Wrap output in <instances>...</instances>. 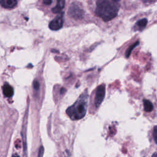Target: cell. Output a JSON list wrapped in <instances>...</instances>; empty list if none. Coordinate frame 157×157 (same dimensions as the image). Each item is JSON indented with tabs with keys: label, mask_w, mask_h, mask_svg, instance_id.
I'll return each instance as SVG.
<instances>
[{
	"label": "cell",
	"mask_w": 157,
	"mask_h": 157,
	"mask_svg": "<svg viewBox=\"0 0 157 157\" xmlns=\"http://www.w3.org/2000/svg\"><path fill=\"white\" fill-rule=\"evenodd\" d=\"M153 136L155 140V142L157 144V126H155L153 128Z\"/></svg>",
	"instance_id": "cell-12"
},
{
	"label": "cell",
	"mask_w": 157,
	"mask_h": 157,
	"mask_svg": "<svg viewBox=\"0 0 157 157\" xmlns=\"http://www.w3.org/2000/svg\"><path fill=\"white\" fill-rule=\"evenodd\" d=\"M65 91H66V90H65V89H64V88H61V94H63Z\"/></svg>",
	"instance_id": "cell-17"
},
{
	"label": "cell",
	"mask_w": 157,
	"mask_h": 157,
	"mask_svg": "<svg viewBox=\"0 0 157 157\" xmlns=\"http://www.w3.org/2000/svg\"><path fill=\"white\" fill-rule=\"evenodd\" d=\"M12 157H20V156L18 155L17 154H14V155H13Z\"/></svg>",
	"instance_id": "cell-18"
},
{
	"label": "cell",
	"mask_w": 157,
	"mask_h": 157,
	"mask_svg": "<svg viewBox=\"0 0 157 157\" xmlns=\"http://www.w3.org/2000/svg\"><path fill=\"white\" fill-rule=\"evenodd\" d=\"M151 157H157V151H156V152H155V153L153 154V155H152Z\"/></svg>",
	"instance_id": "cell-16"
},
{
	"label": "cell",
	"mask_w": 157,
	"mask_h": 157,
	"mask_svg": "<svg viewBox=\"0 0 157 157\" xmlns=\"http://www.w3.org/2000/svg\"><path fill=\"white\" fill-rule=\"evenodd\" d=\"M139 41L137 40L136 42L134 43L132 45H131L128 48V50H127V51H126V58H128V57L129 56V55H131V52L132 51V50H133L136 47H137V46L139 45Z\"/></svg>",
	"instance_id": "cell-11"
},
{
	"label": "cell",
	"mask_w": 157,
	"mask_h": 157,
	"mask_svg": "<svg viewBox=\"0 0 157 157\" xmlns=\"http://www.w3.org/2000/svg\"><path fill=\"white\" fill-rule=\"evenodd\" d=\"M147 22H148V21H147V18H142V19L139 20V21H137L136 25H137L139 28L143 29V28H144L146 26V25H147Z\"/></svg>",
	"instance_id": "cell-10"
},
{
	"label": "cell",
	"mask_w": 157,
	"mask_h": 157,
	"mask_svg": "<svg viewBox=\"0 0 157 157\" xmlns=\"http://www.w3.org/2000/svg\"><path fill=\"white\" fill-rule=\"evenodd\" d=\"M88 94L87 91L81 94L75 103L68 107L66 113L72 120H78L85 117L88 107Z\"/></svg>",
	"instance_id": "cell-2"
},
{
	"label": "cell",
	"mask_w": 157,
	"mask_h": 157,
	"mask_svg": "<svg viewBox=\"0 0 157 157\" xmlns=\"http://www.w3.org/2000/svg\"><path fill=\"white\" fill-rule=\"evenodd\" d=\"M64 4H65V1H57V4L56 5L52 8V11L53 13H58L61 12L62 9H63L64 6Z\"/></svg>",
	"instance_id": "cell-8"
},
{
	"label": "cell",
	"mask_w": 157,
	"mask_h": 157,
	"mask_svg": "<svg viewBox=\"0 0 157 157\" xmlns=\"http://www.w3.org/2000/svg\"><path fill=\"white\" fill-rule=\"evenodd\" d=\"M68 13L75 19H80L83 17V10L77 2H73L69 8Z\"/></svg>",
	"instance_id": "cell-3"
},
{
	"label": "cell",
	"mask_w": 157,
	"mask_h": 157,
	"mask_svg": "<svg viewBox=\"0 0 157 157\" xmlns=\"http://www.w3.org/2000/svg\"><path fill=\"white\" fill-rule=\"evenodd\" d=\"M17 4V1L15 0H2L0 1V4L6 9H12Z\"/></svg>",
	"instance_id": "cell-6"
},
{
	"label": "cell",
	"mask_w": 157,
	"mask_h": 157,
	"mask_svg": "<svg viewBox=\"0 0 157 157\" xmlns=\"http://www.w3.org/2000/svg\"><path fill=\"white\" fill-rule=\"evenodd\" d=\"M63 24V13L58 15L49 23V28L52 30L56 31L62 28Z\"/></svg>",
	"instance_id": "cell-5"
},
{
	"label": "cell",
	"mask_w": 157,
	"mask_h": 157,
	"mask_svg": "<svg viewBox=\"0 0 157 157\" xmlns=\"http://www.w3.org/2000/svg\"><path fill=\"white\" fill-rule=\"evenodd\" d=\"M2 91L4 96L8 98L12 97L13 94V90L12 87L7 83L4 84V86H2Z\"/></svg>",
	"instance_id": "cell-7"
},
{
	"label": "cell",
	"mask_w": 157,
	"mask_h": 157,
	"mask_svg": "<svg viewBox=\"0 0 157 157\" xmlns=\"http://www.w3.org/2000/svg\"><path fill=\"white\" fill-rule=\"evenodd\" d=\"M34 88L35 90H38L39 88V83L37 81L34 82Z\"/></svg>",
	"instance_id": "cell-14"
},
{
	"label": "cell",
	"mask_w": 157,
	"mask_h": 157,
	"mask_svg": "<svg viewBox=\"0 0 157 157\" xmlns=\"http://www.w3.org/2000/svg\"><path fill=\"white\" fill-rule=\"evenodd\" d=\"M105 97V86L104 85H99L96 90V94L94 98V104L96 108H98L101 104Z\"/></svg>",
	"instance_id": "cell-4"
},
{
	"label": "cell",
	"mask_w": 157,
	"mask_h": 157,
	"mask_svg": "<svg viewBox=\"0 0 157 157\" xmlns=\"http://www.w3.org/2000/svg\"><path fill=\"white\" fill-rule=\"evenodd\" d=\"M44 147L42 146H41L39 148V154H38V157H43V154H44Z\"/></svg>",
	"instance_id": "cell-13"
},
{
	"label": "cell",
	"mask_w": 157,
	"mask_h": 157,
	"mask_svg": "<svg viewBox=\"0 0 157 157\" xmlns=\"http://www.w3.org/2000/svg\"><path fill=\"white\" fill-rule=\"evenodd\" d=\"M52 2V1H50V0H45V1H43V3H44V4H45V5H49V4H50Z\"/></svg>",
	"instance_id": "cell-15"
},
{
	"label": "cell",
	"mask_w": 157,
	"mask_h": 157,
	"mask_svg": "<svg viewBox=\"0 0 157 157\" xmlns=\"http://www.w3.org/2000/svg\"><path fill=\"white\" fill-rule=\"evenodd\" d=\"M143 102H144V110L145 112H150L153 110V105L152 104V103L147 100V99H144L143 100Z\"/></svg>",
	"instance_id": "cell-9"
},
{
	"label": "cell",
	"mask_w": 157,
	"mask_h": 157,
	"mask_svg": "<svg viewBox=\"0 0 157 157\" xmlns=\"http://www.w3.org/2000/svg\"><path fill=\"white\" fill-rule=\"evenodd\" d=\"M119 8L118 1L99 0L96 2L95 12L104 21H108L117 15Z\"/></svg>",
	"instance_id": "cell-1"
}]
</instances>
